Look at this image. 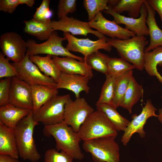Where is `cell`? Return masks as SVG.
Instances as JSON below:
<instances>
[{
    "instance_id": "cell-1",
    "label": "cell",
    "mask_w": 162,
    "mask_h": 162,
    "mask_svg": "<svg viewBox=\"0 0 162 162\" xmlns=\"http://www.w3.org/2000/svg\"><path fill=\"white\" fill-rule=\"evenodd\" d=\"M44 135L48 137L52 136L55 139L56 148L62 151L69 155L74 159L82 160L84 154L81 151L80 142L81 139L78 133L64 122L54 125L44 126Z\"/></svg>"
},
{
    "instance_id": "cell-2",
    "label": "cell",
    "mask_w": 162,
    "mask_h": 162,
    "mask_svg": "<svg viewBox=\"0 0 162 162\" xmlns=\"http://www.w3.org/2000/svg\"><path fill=\"white\" fill-rule=\"evenodd\" d=\"M33 112L31 110L29 114L17 124L14 130L19 156L24 160L37 162L40 159L33 138L35 127L39 123L33 117Z\"/></svg>"
},
{
    "instance_id": "cell-3",
    "label": "cell",
    "mask_w": 162,
    "mask_h": 162,
    "mask_svg": "<svg viewBox=\"0 0 162 162\" xmlns=\"http://www.w3.org/2000/svg\"><path fill=\"white\" fill-rule=\"evenodd\" d=\"M107 41L116 49L121 58L132 63L140 71L144 69L145 49L148 43L145 36L136 35L123 40L107 38Z\"/></svg>"
},
{
    "instance_id": "cell-4",
    "label": "cell",
    "mask_w": 162,
    "mask_h": 162,
    "mask_svg": "<svg viewBox=\"0 0 162 162\" xmlns=\"http://www.w3.org/2000/svg\"><path fill=\"white\" fill-rule=\"evenodd\" d=\"M78 134L83 141L107 136L116 137L118 131L105 114L97 110L88 117Z\"/></svg>"
},
{
    "instance_id": "cell-5",
    "label": "cell",
    "mask_w": 162,
    "mask_h": 162,
    "mask_svg": "<svg viewBox=\"0 0 162 162\" xmlns=\"http://www.w3.org/2000/svg\"><path fill=\"white\" fill-rule=\"evenodd\" d=\"M116 138L107 136L83 141L82 147L91 154L94 162H119V148Z\"/></svg>"
},
{
    "instance_id": "cell-6",
    "label": "cell",
    "mask_w": 162,
    "mask_h": 162,
    "mask_svg": "<svg viewBox=\"0 0 162 162\" xmlns=\"http://www.w3.org/2000/svg\"><path fill=\"white\" fill-rule=\"evenodd\" d=\"M66 40L63 37L59 36L57 32L54 31L50 38L44 42L37 43L32 39L26 41L27 49L26 55L28 56L44 54L52 56L68 57L75 58L80 61H85L84 58L71 53L62 45V42Z\"/></svg>"
},
{
    "instance_id": "cell-7",
    "label": "cell",
    "mask_w": 162,
    "mask_h": 162,
    "mask_svg": "<svg viewBox=\"0 0 162 162\" xmlns=\"http://www.w3.org/2000/svg\"><path fill=\"white\" fill-rule=\"evenodd\" d=\"M69 94L57 95L43 105L33 117L36 122L44 126L56 124L64 122L65 106L70 98Z\"/></svg>"
},
{
    "instance_id": "cell-8",
    "label": "cell",
    "mask_w": 162,
    "mask_h": 162,
    "mask_svg": "<svg viewBox=\"0 0 162 162\" xmlns=\"http://www.w3.org/2000/svg\"><path fill=\"white\" fill-rule=\"evenodd\" d=\"M94 111L84 98H76L74 100L70 98L65 106L64 122L78 133L82 124Z\"/></svg>"
},
{
    "instance_id": "cell-9",
    "label": "cell",
    "mask_w": 162,
    "mask_h": 162,
    "mask_svg": "<svg viewBox=\"0 0 162 162\" xmlns=\"http://www.w3.org/2000/svg\"><path fill=\"white\" fill-rule=\"evenodd\" d=\"M11 64L17 71V77L30 85H39L56 87L57 83L51 77L43 73L26 54L21 61Z\"/></svg>"
},
{
    "instance_id": "cell-10",
    "label": "cell",
    "mask_w": 162,
    "mask_h": 162,
    "mask_svg": "<svg viewBox=\"0 0 162 162\" xmlns=\"http://www.w3.org/2000/svg\"><path fill=\"white\" fill-rule=\"evenodd\" d=\"M0 48L3 55L9 61L18 63L25 57L27 44L20 34L16 32H9L1 36Z\"/></svg>"
},
{
    "instance_id": "cell-11",
    "label": "cell",
    "mask_w": 162,
    "mask_h": 162,
    "mask_svg": "<svg viewBox=\"0 0 162 162\" xmlns=\"http://www.w3.org/2000/svg\"><path fill=\"white\" fill-rule=\"evenodd\" d=\"M63 36L68 42L65 48L69 51L81 53L84 58L100 49L108 52L112 49V46L107 43L106 37L94 41L88 38H78L68 32H64Z\"/></svg>"
},
{
    "instance_id": "cell-12",
    "label": "cell",
    "mask_w": 162,
    "mask_h": 162,
    "mask_svg": "<svg viewBox=\"0 0 162 162\" xmlns=\"http://www.w3.org/2000/svg\"><path fill=\"white\" fill-rule=\"evenodd\" d=\"M157 110L151 100L148 99L140 114L132 116L133 119L130 122L122 137L121 141L124 146L127 145L133 135L136 133L142 138L146 136V133L144 130V125L149 118L153 116L157 117L158 115L155 113Z\"/></svg>"
},
{
    "instance_id": "cell-13",
    "label": "cell",
    "mask_w": 162,
    "mask_h": 162,
    "mask_svg": "<svg viewBox=\"0 0 162 162\" xmlns=\"http://www.w3.org/2000/svg\"><path fill=\"white\" fill-rule=\"evenodd\" d=\"M108 7L107 10L103 11L112 16L114 18L113 20L117 24L124 25L125 28L133 32L136 35L145 36L148 35V28L146 23L148 13L145 3L141 7L140 16L138 18L124 16L115 12L111 7Z\"/></svg>"
},
{
    "instance_id": "cell-14",
    "label": "cell",
    "mask_w": 162,
    "mask_h": 162,
    "mask_svg": "<svg viewBox=\"0 0 162 162\" xmlns=\"http://www.w3.org/2000/svg\"><path fill=\"white\" fill-rule=\"evenodd\" d=\"M88 23L91 28H94L102 34L111 38L126 39L136 35L134 32L122 27L113 20L106 19L101 12L98 13L94 19Z\"/></svg>"
},
{
    "instance_id": "cell-15",
    "label": "cell",
    "mask_w": 162,
    "mask_h": 162,
    "mask_svg": "<svg viewBox=\"0 0 162 162\" xmlns=\"http://www.w3.org/2000/svg\"><path fill=\"white\" fill-rule=\"evenodd\" d=\"M54 31L60 30L64 32H68L72 35H82L86 36L88 34H92L99 39L105 36L97 30H93L88 24L71 16H66L58 20L52 21Z\"/></svg>"
},
{
    "instance_id": "cell-16",
    "label": "cell",
    "mask_w": 162,
    "mask_h": 162,
    "mask_svg": "<svg viewBox=\"0 0 162 162\" xmlns=\"http://www.w3.org/2000/svg\"><path fill=\"white\" fill-rule=\"evenodd\" d=\"M10 103L21 108L33 110L31 86L17 76L12 77Z\"/></svg>"
},
{
    "instance_id": "cell-17",
    "label": "cell",
    "mask_w": 162,
    "mask_h": 162,
    "mask_svg": "<svg viewBox=\"0 0 162 162\" xmlns=\"http://www.w3.org/2000/svg\"><path fill=\"white\" fill-rule=\"evenodd\" d=\"M87 76L79 74H70L62 72L56 88H64L74 93L76 98L80 97V93L84 91L88 93L90 87L88 84L90 80Z\"/></svg>"
},
{
    "instance_id": "cell-18",
    "label": "cell",
    "mask_w": 162,
    "mask_h": 162,
    "mask_svg": "<svg viewBox=\"0 0 162 162\" xmlns=\"http://www.w3.org/2000/svg\"><path fill=\"white\" fill-rule=\"evenodd\" d=\"M52 57L62 72L86 76L90 80L94 76L92 69L85 61H78L75 58L68 57L61 58L52 56Z\"/></svg>"
},
{
    "instance_id": "cell-19",
    "label": "cell",
    "mask_w": 162,
    "mask_h": 162,
    "mask_svg": "<svg viewBox=\"0 0 162 162\" xmlns=\"http://www.w3.org/2000/svg\"><path fill=\"white\" fill-rule=\"evenodd\" d=\"M31 110L9 103L0 106V121L14 130L18 123L29 114Z\"/></svg>"
},
{
    "instance_id": "cell-20",
    "label": "cell",
    "mask_w": 162,
    "mask_h": 162,
    "mask_svg": "<svg viewBox=\"0 0 162 162\" xmlns=\"http://www.w3.org/2000/svg\"><path fill=\"white\" fill-rule=\"evenodd\" d=\"M144 3L147 10L146 23L150 37V43L145 48V52H148L157 47L162 46V30L158 25L156 20V11L147 0H145Z\"/></svg>"
},
{
    "instance_id": "cell-21",
    "label": "cell",
    "mask_w": 162,
    "mask_h": 162,
    "mask_svg": "<svg viewBox=\"0 0 162 162\" xmlns=\"http://www.w3.org/2000/svg\"><path fill=\"white\" fill-rule=\"evenodd\" d=\"M24 22V32L41 40H47L54 31L50 19L39 20L32 18Z\"/></svg>"
},
{
    "instance_id": "cell-22",
    "label": "cell",
    "mask_w": 162,
    "mask_h": 162,
    "mask_svg": "<svg viewBox=\"0 0 162 162\" xmlns=\"http://www.w3.org/2000/svg\"><path fill=\"white\" fill-rule=\"evenodd\" d=\"M0 154L18 159L19 156L14 130L0 121Z\"/></svg>"
},
{
    "instance_id": "cell-23",
    "label": "cell",
    "mask_w": 162,
    "mask_h": 162,
    "mask_svg": "<svg viewBox=\"0 0 162 162\" xmlns=\"http://www.w3.org/2000/svg\"><path fill=\"white\" fill-rule=\"evenodd\" d=\"M31 86L33 113H35L43 105L58 95V89L56 87L39 85Z\"/></svg>"
},
{
    "instance_id": "cell-24",
    "label": "cell",
    "mask_w": 162,
    "mask_h": 162,
    "mask_svg": "<svg viewBox=\"0 0 162 162\" xmlns=\"http://www.w3.org/2000/svg\"><path fill=\"white\" fill-rule=\"evenodd\" d=\"M30 60L45 75L51 77L56 83L59 80L62 72L53 60L52 56H41L38 55L29 56Z\"/></svg>"
},
{
    "instance_id": "cell-25",
    "label": "cell",
    "mask_w": 162,
    "mask_h": 162,
    "mask_svg": "<svg viewBox=\"0 0 162 162\" xmlns=\"http://www.w3.org/2000/svg\"><path fill=\"white\" fill-rule=\"evenodd\" d=\"M158 65L162 67V46H159L151 51L145 52L144 69L150 76H155L162 84V76L157 69Z\"/></svg>"
},
{
    "instance_id": "cell-26",
    "label": "cell",
    "mask_w": 162,
    "mask_h": 162,
    "mask_svg": "<svg viewBox=\"0 0 162 162\" xmlns=\"http://www.w3.org/2000/svg\"><path fill=\"white\" fill-rule=\"evenodd\" d=\"M143 92L142 86L133 76L129 82L120 106L128 110L130 114L132 113L133 106L143 95Z\"/></svg>"
},
{
    "instance_id": "cell-27",
    "label": "cell",
    "mask_w": 162,
    "mask_h": 162,
    "mask_svg": "<svg viewBox=\"0 0 162 162\" xmlns=\"http://www.w3.org/2000/svg\"><path fill=\"white\" fill-rule=\"evenodd\" d=\"M97 110L103 112L118 131H124L130 121L120 114L112 104L102 103L95 104Z\"/></svg>"
},
{
    "instance_id": "cell-28",
    "label": "cell",
    "mask_w": 162,
    "mask_h": 162,
    "mask_svg": "<svg viewBox=\"0 0 162 162\" xmlns=\"http://www.w3.org/2000/svg\"><path fill=\"white\" fill-rule=\"evenodd\" d=\"M133 70H130L116 77L114 95L112 104L116 109L120 106L129 82L133 76Z\"/></svg>"
},
{
    "instance_id": "cell-29",
    "label": "cell",
    "mask_w": 162,
    "mask_h": 162,
    "mask_svg": "<svg viewBox=\"0 0 162 162\" xmlns=\"http://www.w3.org/2000/svg\"><path fill=\"white\" fill-rule=\"evenodd\" d=\"M145 0H120L115 6L111 8L115 12L120 14L128 12L130 17L138 18L140 16L141 7Z\"/></svg>"
},
{
    "instance_id": "cell-30",
    "label": "cell",
    "mask_w": 162,
    "mask_h": 162,
    "mask_svg": "<svg viewBox=\"0 0 162 162\" xmlns=\"http://www.w3.org/2000/svg\"><path fill=\"white\" fill-rule=\"evenodd\" d=\"M110 57L99 51L84 58V61L92 69L105 74L108 73V63Z\"/></svg>"
},
{
    "instance_id": "cell-31",
    "label": "cell",
    "mask_w": 162,
    "mask_h": 162,
    "mask_svg": "<svg viewBox=\"0 0 162 162\" xmlns=\"http://www.w3.org/2000/svg\"><path fill=\"white\" fill-rule=\"evenodd\" d=\"M136 69L133 64L122 58H110L108 63V73L115 77L127 72Z\"/></svg>"
},
{
    "instance_id": "cell-32",
    "label": "cell",
    "mask_w": 162,
    "mask_h": 162,
    "mask_svg": "<svg viewBox=\"0 0 162 162\" xmlns=\"http://www.w3.org/2000/svg\"><path fill=\"white\" fill-rule=\"evenodd\" d=\"M106 75L105 81L102 87L99 99L95 104H112L114 95L116 77L109 74Z\"/></svg>"
},
{
    "instance_id": "cell-33",
    "label": "cell",
    "mask_w": 162,
    "mask_h": 162,
    "mask_svg": "<svg viewBox=\"0 0 162 162\" xmlns=\"http://www.w3.org/2000/svg\"><path fill=\"white\" fill-rule=\"evenodd\" d=\"M109 0H84L83 5L88 14L89 22L92 21L99 12L107 10Z\"/></svg>"
},
{
    "instance_id": "cell-34",
    "label": "cell",
    "mask_w": 162,
    "mask_h": 162,
    "mask_svg": "<svg viewBox=\"0 0 162 162\" xmlns=\"http://www.w3.org/2000/svg\"><path fill=\"white\" fill-rule=\"evenodd\" d=\"M54 148L47 150L44 155V162H74V159L63 151Z\"/></svg>"
},
{
    "instance_id": "cell-35",
    "label": "cell",
    "mask_w": 162,
    "mask_h": 162,
    "mask_svg": "<svg viewBox=\"0 0 162 162\" xmlns=\"http://www.w3.org/2000/svg\"><path fill=\"white\" fill-rule=\"evenodd\" d=\"M2 52L0 53V78L17 77L18 73L15 68L9 63Z\"/></svg>"
},
{
    "instance_id": "cell-36",
    "label": "cell",
    "mask_w": 162,
    "mask_h": 162,
    "mask_svg": "<svg viewBox=\"0 0 162 162\" xmlns=\"http://www.w3.org/2000/svg\"><path fill=\"white\" fill-rule=\"evenodd\" d=\"M76 9V0H60L58 5L57 15L59 19L72 14Z\"/></svg>"
},
{
    "instance_id": "cell-37",
    "label": "cell",
    "mask_w": 162,
    "mask_h": 162,
    "mask_svg": "<svg viewBox=\"0 0 162 162\" xmlns=\"http://www.w3.org/2000/svg\"><path fill=\"white\" fill-rule=\"evenodd\" d=\"M11 77L1 79L0 81V106L10 103Z\"/></svg>"
},
{
    "instance_id": "cell-38",
    "label": "cell",
    "mask_w": 162,
    "mask_h": 162,
    "mask_svg": "<svg viewBox=\"0 0 162 162\" xmlns=\"http://www.w3.org/2000/svg\"><path fill=\"white\" fill-rule=\"evenodd\" d=\"M50 0H43L33 16V19L39 20L50 19L52 13L49 8Z\"/></svg>"
},
{
    "instance_id": "cell-39",
    "label": "cell",
    "mask_w": 162,
    "mask_h": 162,
    "mask_svg": "<svg viewBox=\"0 0 162 162\" xmlns=\"http://www.w3.org/2000/svg\"><path fill=\"white\" fill-rule=\"evenodd\" d=\"M23 4V0H0V10L13 14L19 5Z\"/></svg>"
},
{
    "instance_id": "cell-40",
    "label": "cell",
    "mask_w": 162,
    "mask_h": 162,
    "mask_svg": "<svg viewBox=\"0 0 162 162\" xmlns=\"http://www.w3.org/2000/svg\"><path fill=\"white\" fill-rule=\"evenodd\" d=\"M159 14L162 25V0H147Z\"/></svg>"
},
{
    "instance_id": "cell-41",
    "label": "cell",
    "mask_w": 162,
    "mask_h": 162,
    "mask_svg": "<svg viewBox=\"0 0 162 162\" xmlns=\"http://www.w3.org/2000/svg\"><path fill=\"white\" fill-rule=\"evenodd\" d=\"M0 162H19L18 159L10 156L0 154Z\"/></svg>"
},
{
    "instance_id": "cell-42",
    "label": "cell",
    "mask_w": 162,
    "mask_h": 162,
    "mask_svg": "<svg viewBox=\"0 0 162 162\" xmlns=\"http://www.w3.org/2000/svg\"><path fill=\"white\" fill-rule=\"evenodd\" d=\"M119 0H110L108 2V6L112 8L116 5L118 2Z\"/></svg>"
},
{
    "instance_id": "cell-43",
    "label": "cell",
    "mask_w": 162,
    "mask_h": 162,
    "mask_svg": "<svg viewBox=\"0 0 162 162\" xmlns=\"http://www.w3.org/2000/svg\"><path fill=\"white\" fill-rule=\"evenodd\" d=\"M158 112L159 114L157 118L158 120L162 124V108H160L159 109Z\"/></svg>"
},
{
    "instance_id": "cell-44",
    "label": "cell",
    "mask_w": 162,
    "mask_h": 162,
    "mask_svg": "<svg viewBox=\"0 0 162 162\" xmlns=\"http://www.w3.org/2000/svg\"><path fill=\"white\" fill-rule=\"evenodd\" d=\"M161 98H162V96L161 97Z\"/></svg>"
}]
</instances>
